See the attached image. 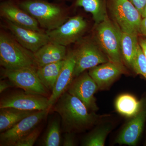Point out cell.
<instances>
[{"instance_id": "30bf717a", "label": "cell", "mask_w": 146, "mask_h": 146, "mask_svg": "<svg viewBox=\"0 0 146 146\" xmlns=\"http://www.w3.org/2000/svg\"><path fill=\"white\" fill-rule=\"evenodd\" d=\"M76 78L72 82L67 91L80 100L89 111H97L98 108L94 97L99 89L96 83L86 71Z\"/></svg>"}, {"instance_id": "5b68a950", "label": "cell", "mask_w": 146, "mask_h": 146, "mask_svg": "<svg viewBox=\"0 0 146 146\" xmlns=\"http://www.w3.org/2000/svg\"><path fill=\"white\" fill-rule=\"evenodd\" d=\"M109 8L115 23L121 31L138 35L142 16L129 0H109Z\"/></svg>"}, {"instance_id": "4fadbf2b", "label": "cell", "mask_w": 146, "mask_h": 146, "mask_svg": "<svg viewBox=\"0 0 146 146\" xmlns=\"http://www.w3.org/2000/svg\"><path fill=\"white\" fill-rule=\"evenodd\" d=\"M0 14L4 19L19 26L36 31H42L35 18L11 1H4L1 3Z\"/></svg>"}, {"instance_id": "7402d4cb", "label": "cell", "mask_w": 146, "mask_h": 146, "mask_svg": "<svg viewBox=\"0 0 146 146\" xmlns=\"http://www.w3.org/2000/svg\"><path fill=\"white\" fill-rule=\"evenodd\" d=\"M75 4L92 14L96 25L108 17L102 0H76Z\"/></svg>"}, {"instance_id": "f546056e", "label": "cell", "mask_w": 146, "mask_h": 146, "mask_svg": "<svg viewBox=\"0 0 146 146\" xmlns=\"http://www.w3.org/2000/svg\"><path fill=\"white\" fill-rule=\"evenodd\" d=\"M140 33L146 37V17L142 18L140 26Z\"/></svg>"}, {"instance_id": "d4e9b609", "label": "cell", "mask_w": 146, "mask_h": 146, "mask_svg": "<svg viewBox=\"0 0 146 146\" xmlns=\"http://www.w3.org/2000/svg\"><path fill=\"white\" fill-rule=\"evenodd\" d=\"M131 69L136 74L146 77V58L140 44L133 58Z\"/></svg>"}, {"instance_id": "ba28073f", "label": "cell", "mask_w": 146, "mask_h": 146, "mask_svg": "<svg viewBox=\"0 0 146 146\" xmlns=\"http://www.w3.org/2000/svg\"><path fill=\"white\" fill-rule=\"evenodd\" d=\"M87 28L86 20L77 16L69 18L57 28L46 33L50 42L66 46L78 41Z\"/></svg>"}, {"instance_id": "e0dca14e", "label": "cell", "mask_w": 146, "mask_h": 146, "mask_svg": "<svg viewBox=\"0 0 146 146\" xmlns=\"http://www.w3.org/2000/svg\"><path fill=\"white\" fill-rule=\"evenodd\" d=\"M67 53L65 46L54 42H48L34 53L37 68L64 60Z\"/></svg>"}, {"instance_id": "9c48e42d", "label": "cell", "mask_w": 146, "mask_h": 146, "mask_svg": "<svg viewBox=\"0 0 146 146\" xmlns=\"http://www.w3.org/2000/svg\"><path fill=\"white\" fill-rule=\"evenodd\" d=\"M36 111L0 135V145L14 146L18 141L35 129L48 113L49 110Z\"/></svg>"}, {"instance_id": "7a4b0ae2", "label": "cell", "mask_w": 146, "mask_h": 146, "mask_svg": "<svg viewBox=\"0 0 146 146\" xmlns=\"http://www.w3.org/2000/svg\"><path fill=\"white\" fill-rule=\"evenodd\" d=\"M0 65L7 70L37 69L34 53L23 46L11 34L0 32Z\"/></svg>"}, {"instance_id": "603a6c76", "label": "cell", "mask_w": 146, "mask_h": 146, "mask_svg": "<svg viewBox=\"0 0 146 146\" xmlns=\"http://www.w3.org/2000/svg\"><path fill=\"white\" fill-rule=\"evenodd\" d=\"M112 129L111 125L100 126L89 133L82 141V145L104 146L108 135Z\"/></svg>"}, {"instance_id": "44dd1931", "label": "cell", "mask_w": 146, "mask_h": 146, "mask_svg": "<svg viewBox=\"0 0 146 146\" xmlns=\"http://www.w3.org/2000/svg\"><path fill=\"white\" fill-rule=\"evenodd\" d=\"M138 35L121 32V52L123 61L131 68L133 58L139 46Z\"/></svg>"}, {"instance_id": "8992f818", "label": "cell", "mask_w": 146, "mask_h": 146, "mask_svg": "<svg viewBox=\"0 0 146 146\" xmlns=\"http://www.w3.org/2000/svg\"><path fill=\"white\" fill-rule=\"evenodd\" d=\"M36 69L27 68L11 70L3 68L2 76L9 80L13 86L23 89L27 93L45 96L48 94V89L37 75Z\"/></svg>"}, {"instance_id": "1f68e13d", "label": "cell", "mask_w": 146, "mask_h": 146, "mask_svg": "<svg viewBox=\"0 0 146 146\" xmlns=\"http://www.w3.org/2000/svg\"><path fill=\"white\" fill-rule=\"evenodd\" d=\"M141 16H142V18H145V17H146V5Z\"/></svg>"}, {"instance_id": "4316f807", "label": "cell", "mask_w": 146, "mask_h": 146, "mask_svg": "<svg viewBox=\"0 0 146 146\" xmlns=\"http://www.w3.org/2000/svg\"><path fill=\"white\" fill-rule=\"evenodd\" d=\"M63 146H74L76 145V141L74 133L65 132L63 136Z\"/></svg>"}, {"instance_id": "2e32d148", "label": "cell", "mask_w": 146, "mask_h": 146, "mask_svg": "<svg viewBox=\"0 0 146 146\" xmlns=\"http://www.w3.org/2000/svg\"><path fill=\"white\" fill-rule=\"evenodd\" d=\"M124 72L123 66L109 61L89 69L88 73L99 89H102L108 87Z\"/></svg>"}, {"instance_id": "8fae6325", "label": "cell", "mask_w": 146, "mask_h": 146, "mask_svg": "<svg viewBox=\"0 0 146 146\" xmlns=\"http://www.w3.org/2000/svg\"><path fill=\"white\" fill-rule=\"evenodd\" d=\"M6 108L37 111L50 109L46 97L25 92H15L3 97L0 101V108Z\"/></svg>"}, {"instance_id": "ffe728a7", "label": "cell", "mask_w": 146, "mask_h": 146, "mask_svg": "<svg viewBox=\"0 0 146 146\" xmlns=\"http://www.w3.org/2000/svg\"><path fill=\"white\" fill-rule=\"evenodd\" d=\"M142 103L132 95L123 94L117 98L115 102V108L121 115L132 117L141 110Z\"/></svg>"}, {"instance_id": "3957f363", "label": "cell", "mask_w": 146, "mask_h": 146, "mask_svg": "<svg viewBox=\"0 0 146 146\" xmlns=\"http://www.w3.org/2000/svg\"><path fill=\"white\" fill-rule=\"evenodd\" d=\"M19 6L36 20L42 28L50 31L57 28L68 20L66 11L55 4L42 0H25Z\"/></svg>"}, {"instance_id": "ac0fdd59", "label": "cell", "mask_w": 146, "mask_h": 146, "mask_svg": "<svg viewBox=\"0 0 146 146\" xmlns=\"http://www.w3.org/2000/svg\"><path fill=\"white\" fill-rule=\"evenodd\" d=\"M36 111L13 108H0V132L1 133L8 130L24 118Z\"/></svg>"}, {"instance_id": "4dcf8cb0", "label": "cell", "mask_w": 146, "mask_h": 146, "mask_svg": "<svg viewBox=\"0 0 146 146\" xmlns=\"http://www.w3.org/2000/svg\"><path fill=\"white\" fill-rule=\"evenodd\" d=\"M138 41L139 44L141 46L142 50L146 58V39L141 38Z\"/></svg>"}, {"instance_id": "277c9868", "label": "cell", "mask_w": 146, "mask_h": 146, "mask_svg": "<svg viewBox=\"0 0 146 146\" xmlns=\"http://www.w3.org/2000/svg\"><path fill=\"white\" fill-rule=\"evenodd\" d=\"M96 43L110 61L123 66L121 52V31L108 17L96 25Z\"/></svg>"}, {"instance_id": "484cf974", "label": "cell", "mask_w": 146, "mask_h": 146, "mask_svg": "<svg viewBox=\"0 0 146 146\" xmlns=\"http://www.w3.org/2000/svg\"><path fill=\"white\" fill-rule=\"evenodd\" d=\"M40 133L39 129L36 128L33 131L27 135L15 144L14 146H32L34 145Z\"/></svg>"}, {"instance_id": "9a60e30c", "label": "cell", "mask_w": 146, "mask_h": 146, "mask_svg": "<svg viewBox=\"0 0 146 146\" xmlns=\"http://www.w3.org/2000/svg\"><path fill=\"white\" fill-rule=\"evenodd\" d=\"M146 120V106L142 107L138 114L127 123L115 140L119 145L135 146L143 131Z\"/></svg>"}, {"instance_id": "6da1fadb", "label": "cell", "mask_w": 146, "mask_h": 146, "mask_svg": "<svg viewBox=\"0 0 146 146\" xmlns=\"http://www.w3.org/2000/svg\"><path fill=\"white\" fill-rule=\"evenodd\" d=\"M53 110L61 118L63 132H80L95 124L98 116L89 113L84 104L77 97L66 91L54 104Z\"/></svg>"}, {"instance_id": "7c38bea8", "label": "cell", "mask_w": 146, "mask_h": 146, "mask_svg": "<svg viewBox=\"0 0 146 146\" xmlns=\"http://www.w3.org/2000/svg\"><path fill=\"white\" fill-rule=\"evenodd\" d=\"M6 27L23 46L33 53L50 42L46 33L19 26L5 19Z\"/></svg>"}, {"instance_id": "5bb4252c", "label": "cell", "mask_w": 146, "mask_h": 146, "mask_svg": "<svg viewBox=\"0 0 146 146\" xmlns=\"http://www.w3.org/2000/svg\"><path fill=\"white\" fill-rule=\"evenodd\" d=\"M75 65V55L74 50L68 51L65 58V63L58 78L52 93L48 98L50 108L52 107L58 98L67 91L73 81Z\"/></svg>"}, {"instance_id": "d6986e66", "label": "cell", "mask_w": 146, "mask_h": 146, "mask_svg": "<svg viewBox=\"0 0 146 146\" xmlns=\"http://www.w3.org/2000/svg\"><path fill=\"white\" fill-rule=\"evenodd\" d=\"M65 59L45 65L36 69L37 75L48 90L52 91Z\"/></svg>"}, {"instance_id": "83f0119b", "label": "cell", "mask_w": 146, "mask_h": 146, "mask_svg": "<svg viewBox=\"0 0 146 146\" xmlns=\"http://www.w3.org/2000/svg\"><path fill=\"white\" fill-rule=\"evenodd\" d=\"M142 15L146 5V0H129Z\"/></svg>"}, {"instance_id": "f1b7e54d", "label": "cell", "mask_w": 146, "mask_h": 146, "mask_svg": "<svg viewBox=\"0 0 146 146\" xmlns=\"http://www.w3.org/2000/svg\"><path fill=\"white\" fill-rule=\"evenodd\" d=\"M11 84H12L10 81L9 82L6 80H1L0 82V93L1 94L3 91L7 90L11 86Z\"/></svg>"}, {"instance_id": "d6a6232c", "label": "cell", "mask_w": 146, "mask_h": 146, "mask_svg": "<svg viewBox=\"0 0 146 146\" xmlns=\"http://www.w3.org/2000/svg\"><path fill=\"white\" fill-rule=\"evenodd\" d=\"M145 78H146V77Z\"/></svg>"}, {"instance_id": "52a82bcc", "label": "cell", "mask_w": 146, "mask_h": 146, "mask_svg": "<svg viewBox=\"0 0 146 146\" xmlns=\"http://www.w3.org/2000/svg\"><path fill=\"white\" fill-rule=\"evenodd\" d=\"M74 51L76 58L74 77H77L88 69L109 61L96 43L91 40L82 41Z\"/></svg>"}, {"instance_id": "cb8c5ba5", "label": "cell", "mask_w": 146, "mask_h": 146, "mask_svg": "<svg viewBox=\"0 0 146 146\" xmlns=\"http://www.w3.org/2000/svg\"><path fill=\"white\" fill-rule=\"evenodd\" d=\"M60 123L57 119L52 120L49 124L42 138L41 145L58 146L60 145Z\"/></svg>"}]
</instances>
